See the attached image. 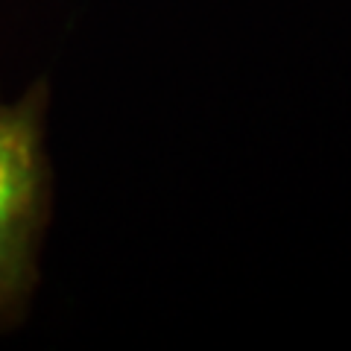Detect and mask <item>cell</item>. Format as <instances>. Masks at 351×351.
<instances>
[{"instance_id":"1","label":"cell","mask_w":351,"mask_h":351,"mask_svg":"<svg viewBox=\"0 0 351 351\" xmlns=\"http://www.w3.org/2000/svg\"><path fill=\"white\" fill-rule=\"evenodd\" d=\"M41 179L38 108L29 100L0 103V299L12 295L27 276Z\"/></svg>"}]
</instances>
